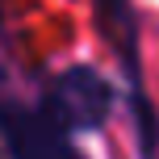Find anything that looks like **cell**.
Wrapping results in <instances>:
<instances>
[{
    "label": "cell",
    "mask_w": 159,
    "mask_h": 159,
    "mask_svg": "<svg viewBox=\"0 0 159 159\" xmlns=\"http://www.w3.org/2000/svg\"><path fill=\"white\" fill-rule=\"evenodd\" d=\"M113 109V88L105 75H96L92 67H71V71H63L50 84L46 101H42V117L50 121V126H59L63 134H71V130H96L105 126V117H109Z\"/></svg>",
    "instance_id": "obj_1"
},
{
    "label": "cell",
    "mask_w": 159,
    "mask_h": 159,
    "mask_svg": "<svg viewBox=\"0 0 159 159\" xmlns=\"http://www.w3.org/2000/svg\"><path fill=\"white\" fill-rule=\"evenodd\" d=\"M0 134L13 159H84L71 147V138L59 126H50L38 109L0 105Z\"/></svg>",
    "instance_id": "obj_2"
}]
</instances>
